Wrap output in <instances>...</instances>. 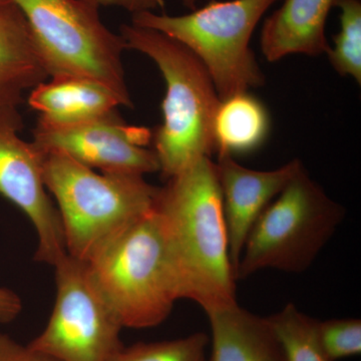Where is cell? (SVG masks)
I'll use <instances>...</instances> for the list:
<instances>
[{"label":"cell","instance_id":"6da1fadb","mask_svg":"<svg viewBox=\"0 0 361 361\" xmlns=\"http://www.w3.org/2000/svg\"><path fill=\"white\" fill-rule=\"evenodd\" d=\"M168 180L161 188L156 209L179 299L194 301L206 314L237 303L215 161L203 157Z\"/></svg>","mask_w":361,"mask_h":361},{"label":"cell","instance_id":"7a4b0ae2","mask_svg":"<svg viewBox=\"0 0 361 361\" xmlns=\"http://www.w3.org/2000/svg\"><path fill=\"white\" fill-rule=\"evenodd\" d=\"M44 179L58 203L66 253L85 263L151 213L161 191L144 176L99 174L59 153H45Z\"/></svg>","mask_w":361,"mask_h":361},{"label":"cell","instance_id":"3957f363","mask_svg":"<svg viewBox=\"0 0 361 361\" xmlns=\"http://www.w3.org/2000/svg\"><path fill=\"white\" fill-rule=\"evenodd\" d=\"M127 49L151 59L166 82L163 123L152 135L161 174L167 179L215 152L213 123L220 97L200 59L165 33L121 25Z\"/></svg>","mask_w":361,"mask_h":361},{"label":"cell","instance_id":"277c9868","mask_svg":"<svg viewBox=\"0 0 361 361\" xmlns=\"http://www.w3.org/2000/svg\"><path fill=\"white\" fill-rule=\"evenodd\" d=\"M87 265L123 327L157 326L167 319L179 300L156 208L114 240Z\"/></svg>","mask_w":361,"mask_h":361},{"label":"cell","instance_id":"5b68a950","mask_svg":"<svg viewBox=\"0 0 361 361\" xmlns=\"http://www.w3.org/2000/svg\"><path fill=\"white\" fill-rule=\"evenodd\" d=\"M345 218L304 166L256 221L236 268L237 281L258 271L300 274L314 262Z\"/></svg>","mask_w":361,"mask_h":361},{"label":"cell","instance_id":"8992f818","mask_svg":"<svg viewBox=\"0 0 361 361\" xmlns=\"http://www.w3.org/2000/svg\"><path fill=\"white\" fill-rule=\"evenodd\" d=\"M278 0H211L185 16L144 11L133 14L132 23L165 33L197 56L220 99L265 84L250 39L266 11Z\"/></svg>","mask_w":361,"mask_h":361},{"label":"cell","instance_id":"52a82bcc","mask_svg":"<svg viewBox=\"0 0 361 361\" xmlns=\"http://www.w3.org/2000/svg\"><path fill=\"white\" fill-rule=\"evenodd\" d=\"M25 14L49 78L75 75L103 82L132 108L122 35L85 0H13Z\"/></svg>","mask_w":361,"mask_h":361},{"label":"cell","instance_id":"ba28073f","mask_svg":"<svg viewBox=\"0 0 361 361\" xmlns=\"http://www.w3.org/2000/svg\"><path fill=\"white\" fill-rule=\"evenodd\" d=\"M56 295L44 331L30 348L59 361H110L123 329L87 263L68 253L56 265Z\"/></svg>","mask_w":361,"mask_h":361},{"label":"cell","instance_id":"9c48e42d","mask_svg":"<svg viewBox=\"0 0 361 361\" xmlns=\"http://www.w3.org/2000/svg\"><path fill=\"white\" fill-rule=\"evenodd\" d=\"M152 133L128 125L113 110L75 127L59 130L35 128L33 142L44 153H59L101 173L146 175L160 171L153 149L146 148Z\"/></svg>","mask_w":361,"mask_h":361},{"label":"cell","instance_id":"30bf717a","mask_svg":"<svg viewBox=\"0 0 361 361\" xmlns=\"http://www.w3.org/2000/svg\"><path fill=\"white\" fill-rule=\"evenodd\" d=\"M18 133L0 130V196L30 220L39 238L35 260L54 266L66 254L58 208L44 179L45 153Z\"/></svg>","mask_w":361,"mask_h":361},{"label":"cell","instance_id":"8fae6325","mask_svg":"<svg viewBox=\"0 0 361 361\" xmlns=\"http://www.w3.org/2000/svg\"><path fill=\"white\" fill-rule=\"evenodd\" d=\"M215 163L222 193L230 256L236 275L244 244L256 221L303 164L294 159L275 170H252L228 154H218Z\"/></svg>","mask_w":361,"mask_h":361},{"label":"cell","instance_id":"7c38bea8","mask_svg":"<svg viewBox=\"0 0 361 361\" xmlns=\"http://www.w3.org/2000/svg\"><path fill=\"white\" fill-rule=\"evenodd\" d=\"M47 78L25 14L13 0H0V130L23 129L26 94Z\"/></svg>","mask_w":361,"mask_h":361},{"label":"cell","instance_id":"4fadbf2b","mask_svg":"<svg viewBox=\"0 0 361 361\" xmlns=\"http://www.w3.org/2000/svg\"><path fill=\"white\" fill-rule=\"evenodd\" d=\"M30 108L39 114L37 128L66 129L127 106L108 85L92 78L65 75L42 82L28 94Z\"/></svg>","mask_w":361,"mask_h":361},{"label":"cell","instance_id":"5bb4252c","mask_svg":"<svg viewBox=\"0 0 361 361\" xmlns=\"http://www.w3.org/2000/svg\"><path fill=\"white\" fill-rule=\"evenodd\" d=\"M336 0H284L262 26L260 47L270 63L290 54L319 56L329 54L325 35L330 9Z\"/></svg>","mask_w":361,"mask_h":361},{"label":"cell","instance_id":"9a60e30c","mask_svg":"<svg viewBox=\"0 0 361 361\" xmlns=\"http://www.w3.org/2000/svg\"><path fill=\"white\" fill-rule=\"evenodd\" d=\"M211 355L207 361H286L267 318L238 303L207 313Z\"/></svg>","mask_w":361,"mask_h":361},{"label":"cell","instance_id":"2e32d148","mask_svg":"<svg viewBox=\"0 0 361 361\" xmlns=\"http://www.w3.org/2000/svg\"><path fill=\"white\" fill-rule=\"evenodd\" d=\"M270 130V118L264 104L249 92L220 99L214 118L215 152L244 155L260 148Z\"/></svg>","mask_w":361,"mask_h":361},{"label":"cell","instance_id":"e0dca14e","mask_svg":"<svg viewBox=\"0 0 361 361\" xmlns=\"http://www.w3.org/2000/svg\"><path fill=\"white\" fill-rule=\"evenodd\" d=\"M267 318L279 341L286 361H334L323 348L318 334V320L304 314L289 303Z\"/></svg>","mask_w":361,"mask_h":361},{"label":"cell","instance_id":"ac0fdd59","mask_svg":"<svg viewBox=\"0 0 361 361\" xmlns=\"http://www.w3.org/2000/svg\"><path fill=\"white\" fill-rule=\"evenodd\" d=\"M341 11V30L334 37V47L327 56L330 63L342 77L361 82V1L336 0Z\"/></svg>","mask_w":361,"mask_h":361},{"label":"cell","instance_id":"d6986e66","mask_svg":"<svg viewBox=\"0 0 361 361\" xmlns=\"http://www.w3.org/2000/svg\"><path fill=\"white\" fill-rule=\"evenodd\" d=\"M209 337L198 332L174 341L137 343L116 351L110 361H207Z\"/></svg>","mask_w":361,"mask_h":361},{"label":"cell","instance_id":"ffe728a7","mask_svg":"<svg viewBox=\"0 0 361 361\" xmlns=\"http://www.w3.org/2000/svg\"><path fill=\"white\" fill-rule=\"evenodd\" d=\"M318 334L327 355L332 360L360 355L361 322L355 318L318 322Z\"/></svg>","mask_w":361,"mask_h":361},{"label":"cell","instance_id":"44dd1931","mask_svg":"<svg viewBox=\"0 0 361 361\" xmlns=\"http://www.w3.org/2000/svg\"><path fill=\"white\" fill-rule=\"evenodd\" d=\"M0 361H59L0 334Z\"/></svg>","mask_w":361,"mask_h":361},{"label":"cell","instance_id":"7402d4cb","mask_svg":"<svg viewBox=\"0 0 361 361\" xmlns=\"http://www.w3.org/2000/svg\"><path fill=\"white\" fill-rule=\"evenodd\" d=\"M97 8L101 6H115L126 9L133 14L153 11L165 6L166 0H85Z\"/></svg>","mask_w":361,"mask_h":361},{"label":"cell","instance_id":"603a6c76","mask_svg":"<svg viewBox=\"0 0 361 361\" xmlns=\"http://www.w3.org/2000/svg\"><path fill=\"white\" fill-rule=\"evenodd\" d=\"M23 302L20 296L9 289L0 287V323H11L20 315Z\"/></svg>","mask_w":361,"mask_h":361},{"label":"cell","instance_id":"cb8c5ba5","mask_svg":"<svg viewBox=\"0 0 361 361\" xmlns=\"http://www.w3.org/2000/svg\"><path fill=\"white\" fill-rule=\"evenodd\" d=\"M184 4L185 6L188 7L190 9L196 8L197 4H198L199 0H180Z\"/></svg>","mask_w":361,"mask_h":361}]
</instances>
